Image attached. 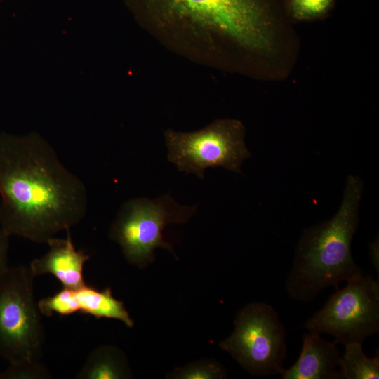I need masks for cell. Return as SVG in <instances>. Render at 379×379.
I'll use <instances>...</instances> for the list:
<instances>
[{"instance_id":"cell-10","label":"cell","mask_w":379,"mask_h":379,"mask_svg":"<svg viewBox=\"0 0 379 379\" xmlns=\"http://www.w3.org/2000/svg\"><path fill=\"white\" fill-rule=\"evenodd\" d=\"M66 232V238H51L46 243L48 251L34 259L29 267L34 277L51 274L62 284L63 288H77L86 284L84 267L90 255L83 251H77L70 230Z\"/></svg>"},{"instance_id":"cell-2","label":"cell","mask_w":379,"mask_h":379,"mask_svg":"<svg viewBox=\"0 0 379 379\" xmlns=\"http://www.w3.org/2000/svg\"><path fill=\"white\" fill-rule=\"evenodd\" d=\"M363 190L361 178L349 175L335 215L304 231L286 284L291 298L310 302L328 286L337 288L341 281L362 274L352 255L351 243L359 225Z\"/></svg>"},{"instance_id":"cell-12","label":"cell","mask_w":379,"mask_h":379,"mask_svg":"<svg viewBox=\"0 0 379 379\" xmlns=\"http://www.w3.org/2000/svg\"><path fill=\"white\" fill-rule=\"evenodd\" d=\"M132 372L124 352L119 347L103 345L94 349L76 375L77 379H127Z\"/></svg>"},{"instance_id":"cell-9","label":"cell","mask_w":379,"mask_h":379,"mask_svg":"<svg viewBox=\"0 0 379 379\" xmlns=\"http://www.w3.org/2000/svg\"><path fill=\"white\" fill-rule=\"evenodd\" d=\"M43 316H69L81 312L95 319H114L127 327L134 326V321L124 303L116 299L110 287L100 290L88 284L77 288H63L52 295L38 301Z\"/></svg>"},{"instance_id":"cell-13","label":"cell","mask_w":379,"mask_h":379,"mask_svg":"<svg viewBox=\"0 0 379 379\" xmlns=\"http://www.w3.org/2000/svg\"><path fill=\"white\" fill-rule=\"evenodd\" d=\"M362 344L351 343L345 345V350L339 364V379L379 378V357H367Z\"/></svg>"},{"instance_id":"cell-3","label":"cell","mask_w":379,"mask_h":379,"mask_svg":"<svg viewBox=\"0 0 379 379\" xmlns=\"http://www.w3.org/2000/svg\"><path fill=\"white\" fill-rule=\"evenodd\" d=\"M161 27L218 32L247 46L265 44L260 0H133Z\"/></svg>"},{"instance_id":"cell-7","label":"cell","mask_w":379,"mask_h":379,"mask_svg":"<svg viewBox=\"0 0 379 379\" xmlns=\"http://www.w3.org/2000/svg\"><path fill=\"white\" fill-rule=\"evenodd\" d=\"M168 159L179 171L204 178L208 168L222 167L241 173V164L250 157L241 124L219 120L190 133L168 130L164 133Z\"/></svg>"},{"instance_id":"cell-5","label":"cell","mask_w":379,"mask_h":379,"mask_svg":"<svg viewBox=\"0 0 379 379\" xmlns=\"http://www.w3.org/2000/svg\"><path fill=\"white\" fill-rule=\"evenodd\" d=\"M196 210L197 206L180 205L168 194L131 199L118 211L109 238L119 245L129 264L144 269L154 260L158 248L175 255L163 232L168 225L187 222Z\"/></svg>"},{"instance_id":"cell-15","label":"cell","mask_w":379,"mask_h":379,"mask_svg":"<svg viewBox=\"0 0 379 379\" xmlns=\"http://www.w3.org/2000/svg\"><path fill=\"white\" fill-rule=\"evenodd\" d=\"M52 378L43 362L39 364H8L0 372V379H47Z\"/></svg>"},{"instance_id":"cell-8","label":"cell","mask_w":379,"mask_h":379,"mask_svg":"<svg viewBox=\"0 0 379 379\" xmlns=\"http://www.w3.org/2000/svg\"><path fill=\"white\" fill-rule=\"evenodd\" d=\"M336 288L305 324L310 332L328 333L344 345L363 342L379 331V282L359 274Z\"/></svg>"},{"instance_id":"cell-6","label":"cell","mask_w":379,"mask_h":379,"mask_svg":"<svg viewBox=\"0 0 379 379\" xmlns=\"http://www.w3.org/2000/svg\"><path fill=\"white\" fill-rule=\"evenodd\" d=\"M219 346L251 375H277L284 368L285 329L277 312L265 302H252L241 309L232 333Z\"/></svg>"},{"instance_id":"cell-1","label":"cell","mask_w":379,"mask_h":379,"mask_svg":"<svg viewBox=\"0 0 379 379\" xmlns=\"http://www.w3.org/2000/svg\"><path fill=\"white\" fill-rule=\"evenodd\" d=\"M0 228L46 244L85 217L86 188L36 134L0 133Z\"/></svg>"},{"instance_id":"cell-11","label":"cell","mask_w":379,"mask_h":379,"mask_svg":"<svg viewBox=\"0 0 379 379\" xmlns=\"http://www.w3.org/2000/svg\"><path fill=\"white\" fill-rule=\"evenodd\" d=\"M337 342L326 341L319 334L305 333L297 361L280 373L283 379H339L340 355Z\"/></svg>"},{"instance_id":"cell-18","label":"cell","mask_w":379,"mask_h":379,"mask_svg":"<svg viewBox=\"0 0 379 379\" xmlns=\"http://www.w3.org/2000/svg\"><path fill=\"white\" fill-rule=\"evenodd\" d=\"M378 240H375L370 245V260L374 268L379 274V253H378Z\"/></svg>"},{"instance_id":"cell-17","label":"cell","mask_w":379,"mask_h":379,"mask_svg":"<svg viewBox=\"0 0 379 379\" xmlns=\"http://www.w3.org/2000/svg\"><path fill=\"white\" fill-rule=\"evenodd\" d=\"M10 237L0 228V279L8 267V255Z\"/></svg>"},{"instance_id":"cell-4","label":"cell","mask_w":379,"mask_h":379,"mask_svg":"<svg viewBox=\"0 0 379 379\" xmlns=\"http://www.w3.org/2000/svg\"><path fill=\"white\" fill-rule=\"evenodd\" d=\"M29 266L8 267L0 279V357L8 364L42 362L45 331Z\"/></svg>"},{"instance_id":"cell-16","label":"cell","mask_w":379,"mask_h":379,"mask_svg":"<svg viewBox=\"0 0 379 379\" xmlns=\"http://www.w3.org/2000/svg\"><path fill=\"white\" fill-rule=\"evenodd\" d=\"M331 0H293L295 13L301 16H311L321 13L329 6Z\"/></svg>"},{"instance_id":"cell-14","label":"cell","mask_w":379,"mask_h":379,"mask_svg":"<svg viewBox=\"0 0 379 379\" xmlns=\"http://www.w3.org/2000/svg\"><path fill=\"white\" fill-rule=\"evenodd\" d=\"M173 379H222L227 378L225 368L215 359H201L177 367L166 375Z\"/></svg>"}]
</instances>
